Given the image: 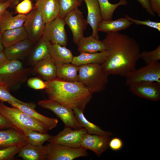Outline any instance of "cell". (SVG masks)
<instances>
[{
    "label": "cell",
    "instance_id": "1",
    "mask_svg": "<svg viewBox=\"0 0 160 160\" xmlns=\"http://www.w3.org/2000/svg\"><path fill=\"white\" fill-rule=\"evenodd\" d=\"M102 41L108 55L101 66L108 76L117 75L125 77L136 68L140 51L134 38L118 32H110L107 33Z\"/></svg>",
    "mask_w": 160,
    "mask_h": 160
},
{
    "label": "cell",
    "instance_id": "2",
    "mask_svg": "<svg viewBox=\"0 0 160 160\" xmlns=\"http://www.w3.org/2000/svg\"><path fill=\"white\" fill-rule=\"evenodd\" d=\"M45 92L48 99L73 109L83 111L92 97V93L79 81L70 82L56 78L46 81Z\"/></svg>",
    "mask_w": 160,
    "mask_h": 160
},
{
    "label": "cell",
    "instance_id": "3",
    "mask_svg": "<svg viewBox=\"0 0 160 160\" xmlns=\"http://www.w3.org/2000/svg\"><path fill=\"white\" fill-rule=\"evenodd\" d=\"M78 75V81L83 84L92 94L105 90L108 82V76L99 64H90L79 66Z\"/></svg>",
    "mask_w": 160,
    "mask_h": 160
},
{
    "label": "cell",
    "instance_id": "4",
    "mask_svg": "<svg viewBox=\"0 0 160 160\" xmlns=\"http://www.w3.org/2000/svg\"><path fill=\"white\" fill-rule=\"evenodd\" d=\"M0 112L7 118L13 127L22 131L31 129L43 133H47L49 129L42 122L37 120L18 108L9 107L0 103Z\"/></svg>",
    "mask_w": 160,
    "mask_h": 160
},
{
    "label": "cell",
    "instance_id": "5",
    "mask_svg": "<svg viewBox=\"0 0 160 160\" xmlns=\"http://www.w3.org/2000/svg\"><path fill=\"white\" fill-rule=\"evenodd\" d=\"M32 68H24L19 60H9L0 67V77L9 87L23 81L32 72Z\"/></svg>",
    "mask_w": 160,
    "mask_h": 160
},
{
    "label": "cell",
    "instance_id": "6",
    "mask_svg": "<svg viewBox=\"0 0 160 160\" xmlns=\"http://www.w3.org/2000/svg\"><path fill=\"white\" fill-rule=\"evenodd\" d=\"M38 104L53 112L62 121L65 127L74 129L82 128L76 119L72 109L49 99L39 101Z\"/></svg>",
    "mask_w": 160,
    "mask_h": 160
},
{
    "label": "cell",
    "instance_id": "7",
    "mask_svg": "<svg viewBox=\"0 0 160 160\" xmlns=\"http://www.w3.org/2000/svg\"><path fill=\"white\" fill-rule=\"evenodd\" d=\"M127 86L142 81H155L160 83V63L156 62L138 69H135L125 77Z\"/></svg>",
    "mask_w": 160,
    "mask_h": 160
},
{
    "label": "cell",
    "instance_id": "8",
    "mask_svg": "<svg viewBox=\"0 0 160 160\" xmlns=\"http://www.w3.org/2000/svg\"><path fill=\"white\" fill-rule=\"evenodd\" d=\"M47 146L46 160H72L88 155L87 150L81 147L73 148L52 142H49Z\"/></svg>",
    "mask_w": 160,
    "mask_h": 160
},
{
    "label": "cell",
    "instance_id": "9",
    "mask_svg": "<svg viewBox=\"0 0 160 160\" xmlns=\"http://www.w3.org/2000/svg\"><path fill=\"white\" fill-rule=\"evenodd\" d=\"M64 18L59 16L46 24L43 36L51 44H57L66 47L68 38L65 26Z\"/></svg>",
    "mask_w": 160,
    "mask_h": 160
},
{
    "label": "cell",
    "instance_id": "10",
    "mask_svg": "<svg viewBox=\"0 0 160 160\" xmlns=\"http://www.w3.org/2000/svg\"><path fill=\"white\" fill-rule=\"evenodd\" d=\"M87 132L84 128L74 129L65 127L57 135L52 136L48 141L71 148H78L81 147L83 138Z\"/></svg>",
    "mask_w": 160,
    "mask_h": 160
},
{
    "label": "cell",
    "instance_id": "11",
    "mask_svg": "<svg viewBox=\"0 0 160 160\" xmlns=\"http://www.w3.org/2000/svg\"><path fill=\"white\" fill-rule=\"evenodd\" d=\"M45 25L41 14L35 7L28 15L23 26L28 39L34 42L38 41L43 36Z\"/></svg>",
    "mask_w": 160,
    "mask_h": 160
},
{
    "label": "cell",
    "instance_id": "12",
    "mask_svg": "<svg viewBox=\"0 0 160 160\" xmlns=\"http://www.w3.org/2000/svg\"><path fill=\"white\" fill-rule=\"evenodd\" d=\"M66 24L69 27L72 33L73 41L76 44L83 36L84 31L88 24L85 19L83 12L78 8L71 12L64 18Z\"/></svg>",
    "mask_w": 160,
    "mask_h": 160
},
{
    "label": "cell",
    "instance_id": "13",
    "mask_svg": "<svg viewBox=\"0 0 160 160\" xmlns=\"http://www.w3.org/2000/svg\"><path fill=\"white\" fill-rule=\"evenodd\" d=\"M133 94L153 101L160 99V83L155 81H142L129 86Z\"/></svg>",
    "mask_w": 160,
    "mask_h": 160
},
{
    "label": "cell",
    "instance_id": "14",
    "mask_svg": "<svg viewBox=\"0 0 160 160\" xmlns=\"http://www.w3.org/2000/svg\"><path fill=\"white\" fill-rule=\"evenodd\" d=\"M110 136L91 134L87 133L84 136L81 147L90 150L100 156L108 147Z\"/></svg>",
    "mask_w": 160,
    "mask_h": 160
},
{
    "label": "cell",
    "instance_id": "15",
    "mask_svg": "<svg viewBox=\"0 0 160 160\" xmlns=\"http://www.w3.org/2000/svg\"><path fill=\"white\" fill-rule=\"evenodd\" d=\"M28 143L23 134L16 129L0 130V149L12 146L22 148Z\"/></svg>",
    "mask_w": 160,
    "mask_h": 160
},
{
    "label": "cell",
    "instance_id": "16",
    "mask_svg": "<svg viewBox=\"0 0 160 160\" xmlns=\"http://www.w3.org/2000/svg\"><path fill=\"white\" fill-rule=\"evenodd\" d=\"M87 9V21L91 27L92 35L97 39H99L97 28L98 24L103 20L100 9L97 0H83Z\"/></svg>",
    "mask_w": 160,
    "mask_h": 160
},
{
    "label": "cell",
    "instance_id": "17",
    "mask_svg": "<svg viewBox=\"0 0 160 160\" xmlns=\"http://www.w3.org/2000/svg\"><path fill=\"white\" fill-rule=\"evenodd\" d=\"M35 7L40 12L46 24L59 16L58 0H38L36 1Z\"/></svg>",
    "mask_w": 160,
    "mask_h": 160
},
{
    "label": "cell",
    "instance_id": "18",
    "mask_svg": "<svg viewBox=\"0 0 160 160\" xmlns=\"http://www.w3.org/2000/svg\"><path fill=\"white\" fill-rule=\"evenodd\" d=\"M33 42L28 38L5 48L4 52L9 60L22 59L31 51Z\"/></svg>",
    "mask_w": 160,
    "mask_h": 160
},
{
    "label": "cell",
    "instance_id": "19",
    "mask_svg": "<svg viewBox=\"0 0 160 160\" xmlns=\"http://www.w3.org/2000/svg\"><path fill=\"white\" fill-rule=\"evenodd\" d=\"M77 45V50L80 54L95 53L106 50L103 41L96 39L92 35L87 37L83 36Z\"/></svg>",
    "mask_w": 160,
    "mask_h": 160
},
{
    "label": "cell",
    "instance_id": "20",
    "mask_svg": "<svg viewBox=\"0 0 160 160\" xmlns=\"http://www.w3.org/2000/svg\"><path fill=\"white\" fill-rule=\"evenodd\" d=\"M47 154V145L35 146L28 143L21 148L17 156L24 160H45Z\"/></svg>",
    "mask_w": 160,
    "mask_h": 160
},
{
    "label": "cell",
    "instance_id": "21",
    "mask_svg": "<svg viewBox=\"0 0 160 160\" xmlns=\"http://www.w3.org/2000/svg\"><path fill=\"white\" fill-rule=\"evenodd\" d=\"M56 70V65L50 56L34 64L32 71L47 81L57 77Z\"/></svg>",
    "mask_w": 160,
    "mask_h": 160
},
{
    "label": "cell",
    "instance_id": "22",
    "mask_svg": "<svg viewBox=\"0 0 160 160\" xmlns=\"http://www.w3.org/2000/svg\"><path fill=\"white\" fill-rule=\"evenodd\" d=\"M108 55L106 50L95 53H81L73 56L71 63L78 66L90 64L102 65L106 61Z\"/></svg>",
    "mask_w": 160,
    "mask_h": 160
},
{
    "label": "cell",
    "instance_id": "23",
    "mask_svg": "<svg viewBox=\"0 0 160 160\" xmlns=\"http://www.w3.org/2000/svg\"><path fill=\"white\" fill-rule=\"evenodd\" d=\"M27 17L28 15L20 14L14 16L12 12L7 9L1 16L0 21V30L1 33L23 26Z\"/></svg>",
    "mask_w": 160,
    "mask_h": 160
},
{
    "label": "cell",
    "instance_id": "24",
    "mask_svg": "<svg viewBox=\"0 0 160 160\" xmlns=\"http://www.w3.org/2000/svg\"><path fill=\"white\" fill-rule=\"evenodd\" d=\"M12 107L19 108L22 111L37 120L44 123L49 130L55 127L58 123V120L55 118L48 117L43 116L36 111L34 109L15 102L8 103Z\"/></svg>",
    "mask_w": 160,
    "mask_h": 160
},
{
    "label": "cell",
    "instance_id": "25",
    "mask_svg": "<svg viewBox=\"0 0 160 160\" xmlns=\"http://www.w3.org/2000/svg\"><path fill=\"white\" fill-rule=\"evenodd\" d=\"M134 24L125 17L113 20H102L98 25L97 31L106 33L117 32L129 28Z\"/></svg>",
    "mask_w": 160,
    "mask_h": 160
},
{
    "label": "cell",
    "instance_id": "26",
    "mask_svg": "<svg viewBox=\"0 0 160 160\" xmlns=\"http://www.w3.org/2000/svg\"><path fill=\"white\" fill-rule=\"evenodd\" d=\"M51 43L42 36L31 53L30 61L34 65L38 62L50 56Z\"/></svg>",
    "mask_w": 160,
    "mask_h": 160
},
{
    "label": "cell",
    "instance_id": "27",
    "mask_svg": "<svg viewBox=\"0 0 160 160\" xmlns=\"http://www.w3.org/2000/svg\"><path fill=\"white\" fill-rule=\"evenodd\" d=\"M72 109L79 124L82 128L86 129L88 133L91 134L110 136L113 135L111 132L104 131L99 126L89 121L84 116V111L81 109L75 107Z\"/></svg>",
    "mask_w": 160,
    "mask_h": 160
},
{
    "label": "cell",
    "instance_id": "28",
    "mask_svg": "<svg viewBox=\"0 0 160 160\" xmlns=\"http://www.w3.org/2000/svg\"><path fill=\"white\" fill-rule=\"evenodd\" d=\"M28 38V35L23 26L6 30L2 32L1 35L2 43L5 48Z\"/></svg>",
    "mask_w": 160,
    "mask_h": 160
},
{
    "label": "cell",
    "instance_id": "29",
    "mask_svg": "<svg viewBox=\"0 0 160 160\" xmlns=\"http://www.w3.org/2000/svg\"><path fill=\"white\" fill-rule=\"evenodd\" d=\"M50 54L56 65L71 63L73 57L70 50L57 44H51Z\"/></svg>",
    "mask_w": 160,
    "mask_h": 160
},
{
    "label": "cell",
    "instance_id": "30",
    "mask_svg": "<svg viewBox=\"0 0 160 160\" xmlns=\"http://www.w3.org/2000/svg\"><path fill=\"white\" fill-rule=\"evenodd\" d=\"M56 66L57 78L68 81H78L79 66L71 63L59 64Z\"/></svg>",
    "mask_w": 160,
    "mask_h": 160
},
{
    "label": "cell",
    "instance_id": "31",
    "mask_svg": "<svg viewBox=\"0 0 160 160\" xmlns=\"http://www.w3.org/2000/svg\"><path fill=\"white\" fill-rule=\"evenodd\" d=\"M100 7L101 17L103 20H113V16L116 9L121 5L127 4V0H120L118 3L112 4L108 0H97Z\"/></svg>",
    "mask_w": 160,
    "mask_h": 160
},
{
    "label": "cell",
    "instance_id": "32",
    "mask_svg": "<svg viewBox=\"0 0 160 160\" xmlns=\"http://www.w3.org/2000/svg\"><path fill=\"white\" fill-rule=\"evenodd\" d=\"M28 143L35 146L42 145L48 141L52 136L47 133H43L31 129H26L22 131Z\"/></svg>",
    "mask_w": 160,
    "mask_h": 160
},
{
    "label": "cell",
    "instance_id": "33",
    "mask_svg": "<svg viewBox=\"0 0 160 160\" xmlns=\"http://www.w3.org/2000/svg\"><path fill=\"white\" fill-rule=\"evenodd\" d=\"M9 87L4 82L0 83V101L4 103L15 102L35 109L36 105L33 103H26L12 96L9 92Z\"/></svg>",
    "mask_w": 160,
    "mask_h": 160
},
{
    "label": "cell",
    "instance_id": "34",
    "mask_svg": "<svg viewBox=\"0 0 160 160\" xmlns=\"http://www.w3.org/2000/svg\"><path fill=\"white\" fill-rule=\"evenodd\" d=\"M58 2L59 16L63 18L73 10L78 8L81 4L78 0H58Z\"/></svg>",
    "mask_w": 160,
    "mask_h": 160
},
{
    "label": "cell",
    "instance_id": "35",
    "mask_svg": "<svg viewBox=\"0 0 160 160\" xmlns=\"http://www.w3.org/2000/svg\"><path fill=\"white\" fill-rule=\"evenodd\" d=\"M140 57L146 65L159 61L160 60V45L152 51H143L140 52Z\"/></svg>",
    "mask_w": 160,
    "mask_h": 160
},
{
    "label": "cell",
    "instance_id": "36",
    "mask_svg": "<svg viewBox=\"0 0 160 160\" xmlns=\"http://www.w3.org/2000/svg\"><path fill=\"white\" fill-rule=\"evenodd\" d=\"M22 148L12 146L3 149H0V160H12L18 154Z\"/></svg>",
    "mask_w": 160,
    "mask_h": 160
},
{
    "label": "cell",
    "instance_id": "37",
    "mask_svg": "<svg viewBox=\"0 0 160 160\" xmlns=\"http://www.w3.org/2000/svg\"><path fill=\"white\" fill-rule=\"evenodd\" d=\"M15 7L16 13L18 14L26 15L31 11L33 6L31 0H23Z\"/></svg>",
    "mask_w": 160,
    "mask_h": 160
},
{
    "label": "cell",
    "instance_id": "38",
    "mask_svg": "<svg viewBox=\"0 0 160 160\" xmlns=\"http://www.w3.org/2000/svg\"><path fill=\"white\" fill-rule=\"evenodd\" d=\"M125 17L129 21L138 25H144L149 27L154 28L160 32V23L155 22L148 20H141L132 18L127 15H124Z\"/></svg>",
    "mask_w": 160,
    "mask_h": 160
},
{
    "label": "cell",
    "instance_id": "39",
    "mask_svg": "<svg viewBox=\"0 0 160 160\" xmlns=\"http://www.w3.org/2000/svg\"><path fill=\"white\" fill-rule=\"evenodd\" d=\"M27 83L30 87L36 90L45 89L46 87L45 82L37 77L29 79Z\"/></svg>",
    "mask_w": 160,
    "mask_h": 160
},
{
    "label": "cell",
    "instance_id": "40",
    "mask_svg": "<svg viewBox=\"0 0 160 160\" xmlns=\"http://www.w3.org/2000/svg\"><path fill=\"white\" fill-rule=\"evenodd\" d=\"M123 145L122 140L118 137H114L110 140L108 144V147L114 151L120 150L122 148Z\"/></svg>",
    "mask_w": 160,
    "mask_h": 160
},
{
    "label": "cell",
    "instance_id": "41",
    "mask_svg": "<svg viewBox=\"0 0 160 160\" xmlns=\"http://www.w3.org/2000/svg\"><path fill=\"white\" fill-rule=\"evenodd\" d=\"M14 128L9 120L0 112V130Z\"/></svg>",
    "mask_w": 160,
    "mask_h": 160
},
{
    "label": "cell",
    "instance_id": "42",
    "mask_svg": "<svg viewBox=\"0 0 160 160\" xmlns=\"http://www.w3.org/2000/svg\"><path fill=\"white\" fill-rule=\"evenodd\" d=\"M141 4L143 9H145L147 12L152 16H155L156 14L151 9L150 0H137Z\"/></svg>",
    "mask_w": 160,
    "mask_h": 160
},
{
    "label": "cell",
    "instance_id": "43",
    "mask_svg": "<svg viewBox=\"0 0 160 160\" xmlns=\"http://www.w3.org/2000/svg\"><path fill=\"white\" fill-rule=\"evenodd\" d=\"M151 7L153 11L160 17V0H150Z\"/></svg>",
    "mask_w": 160,
    "mask_h": 160
},
{
    "label": "cell",
    "instance_id": "44",
    "mask_svg": "<svg viewBox=\"0 0 160 160\" xmlns=\"http://www.w3.org/2000/svg\"><path fill=\"white\" fill-rule=\"evenodd\" d=\"M10 4L9 2H0V18L2 16L8 7H10Z\"/></svg>",
    "mask_w": 160,
    "mask_h": 160
},
{
    "label": "cell",
    "instance_id": "45",
    "mask_svg": "<svg viewBox=\"0 0 160 160\" xmlns=\"http://www.w3.org/2000/svg\"><path fill=\"white\" fill-rule=\"evenodd\" d=\"M9 60L6 56L4 50L0 52V67Z\"/></svg>",
    "mask_w": 160,
    "mask_h": 160
},
{
    "label": "cell",
    "instance_id": "46",
    "mask_svg": "<svg viewBox=\"0 0 160 160\" xmlns=\"http://www.w3.org/2000/svg\"><path fill=\"white\" fill-rule=\"evenodd\" d=\"M23 0H0V2H9L10 4V7H15L18 3Z\"/></svg>",
    "mask_w": 160,
    "mask_h": 160
},
{
    "label": "cell",
    "instance_id": "47",
    "mask_svg": "<svg viewBox=\"0 0 160 160\" xmlns=\"http://www.w3.org/2000/svg\"><path fill=\"white\" fill-rule=\"evenodd\" d=\"M1 33L0 30V52L3 51L4 50V48L2 43L1 40Z\"/></svg>",
    "mask_w": 160,
    "mask_h": 160
},
{
    "label": "cell",
    "instance_id": "48",
    "mask_svg": "<svg viewBox=\"0 0 160 160\" xmlns=\"http://www.w3.org/2000/svg\"><path fill=\"white\" fill-rule=\"evenodd\" d=\"M3 81L2 79L0 77V83L3 82Z\"/></svg>",
    "mask_w": 160,
    "mask_h": 160
},
{
    "label": "cell",
    "instance_id": "49",
    "mask_svg": "<svg viewBox=\"0 0 160 160\" xmlns=\"http://www.w3.org/2000/svg\"><path fill=\"white\" fill-rule=\"evenodd\" d=\"M79 1L82 3L83 1V0H78Z\"/></svg>",
    "mask_w": 160,
    "mask_h": 160
},
{
    "label": "cell",
    "instance_id": "50",
    "mask_svg": "<svg viewBox=\"0 0 160 160\" xmlns=\"http://www.w3.org/2000/svg\"><path fill=\"white\" fill-rule=\"evenodd\" d=\"M38 0H35V1H36H36H37Z\"/></svg>",
    "mask_w": 160,
    "mask_h": 160
},
{
    "label": "cell",
    "instance_id": "51",
    "mask_svg": "<svg viewBox=\"0 0 160 160\" xmlns=\"http://www.w3.org/2000/svg\"><path fill=\"white\" fill-rule=\"evenodd\" d=\"M1 17L0 18V20H1Z\"/></svg>",
    "mask_w": 160,
    "mask_h": 160
}]
</instances>
